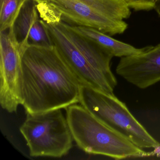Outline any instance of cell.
I'll return each mask as SVG.
<instances>
[{
  "label": "cell",
  "mask_w": 160,
  "mask_h": 160,
  "mask_svg": "<svg viewBox=\"0 0 160 160\" xmlns=\"http://www.w3.org/2000/svg\"><path fill=\"white\" fill-rule=\"evenodd\" d=\"M21 65V105L27 114L66 109L79 102L81 84L54 46H28Z\"/></svg>",
  "instance_id": "1"
},
{
  "label": "cell",
  "mask_w": 160,
  "mask_h": 160,
  "mask_svg": "<svg viewBox=\"0 0 160 160\" xmlns=\"http://www.w3.org/2000/svg\"><path fill=\"white\" fill-rule=\"evenodd\" d=\"M66 117L74 140L83 151L116 160L156 155L146 152L124 136L103 123L81 105L66 108Z\"/></svg>",
  "instance_id": "2"
},
{
  "label": "cell",
  "mask_w": 160,
  "mask_h": 160,
  "mask_svg": "<svg viewBox=\"0 0 160 160\" xmlns=\"http://www.w3.org/2000/svg\"><path fill=\"white\" fill-rule=\"evenodd\" d=\"M79 103L103 123L128 138L141 149L153 148L160 156V143L134 117L125 103L114 93L80 85Z\"/></svg>",
  "instance_id": "3"
},
{
  "label": "cell",
  "mask_w": 160,
  "mask_h": 160,
  "mask_svg": "<svg viewBox=\"0 0 160 160\" xmlns=\"http://www.w3.org/2000/svg\"><path fill=\"white\" fill-rule=\"evenodd\" d=\"M61 21L110 35L123 33L131 10L123 0H50Z\"/></svg>",
  "instance_id": "4"
},
{
  "label": "cell",
  "mask_w": 160,
  "mask_h": 160,
  "mask_svg": "<svg viewBox=\"0 0 160 160\" xmlns=\"http://www.w3.org/2000/svg\"><path fill=\"white\" fill-rule=\"evenodd\" d=\"M20 131L32 157L59 158L72 148L73 138L62 109L27 114Z\"/></svg>",
  "instance_id": "5"
},
{
  "label": "cell",
  "mask_w": 160,
  "mask_h": 160,
  "mask_svg": "<svg viewBox=\"0 0 160 160\" xmlns=\"http://www.w3.org/2000/svg\"><path fill=\"white\" fill-rule=\"evenodd\" d=\"M22 52L11 28L0 32V103L10 113L22 102Z\"/></svg>",
  "instance_id": "6"
},
{
  "label": "cell",
  "mask_w": 160,
  "mask_h": 160,
  "mask_svg": "<svg viewBox=\"0 0 160 160\" xmlns=\"http://www.w3.org/2000/svg\"><path fill=\"white\" fill-rule=\"evenodd\" d=\"M43 22L47 28L52 44L80 84L105 92L114 93L118 83L112 82L101 74L89 64L62 29L58 22Z\"/></svg>",
  "instance_id": "7"
},
{
  "label": "cell",
  "mask_w": 160,
  "mask_h": 160,
  "mask_svg": "<svg viewBox=\"0 0 160 160\" xmlns=\"http://www.w3.org/2000/svg\"><path fill=\"white\" fill-rule=\"evenodd\" d=\"M116 72L127 82L146 89L160 81V44L140 54L121 58Z\"/></svg>",
  "instance_id": "8"
},
{
  "label": "cell",
  "mask_w": 160,
  "mask_h": 160,
  "mask_svg": "<svg viewBox=\"0 0 160 160\" xmlns=\"http://www.w3.org/2000/svg\"><path fill=\"white\" fill-rule=\"evenodd\" d=\"M11 28L14 38L22 51L28 46H53L34 0H27L25 2Z\"/></svg>",
  "instance_id": "9"
},
{
  "label": "cell",
  "mask_w": 160,
  "mask_h": 160,
  "mask_svg": "<svg viewBox=\"0 0 160 160\" xmlns=\"http://www.w3.org/2000/svg\"><path fill=\"white\" fill-rule=\"evenodd\" d=\"M58 24L89 64L101 74L112 82L118 83L110 67L113 56L92 40L76 32L69 24L62 21L58 22Z\"/></svg>",
  "instance_id": "10"
},
{
  "label": "cell",
  "mask_w": 160,
  "mask_h": 160,
  "mask_svg": "<svg viewBox=\"0 0 160 160\" xmlns=\"http://www.w3.org/2000/svg\"><path fill=\"white\" fill-rule=\"evenodd\" d=\"M69 26L76 32L92 40L103 48L113 57L122 58L137 55L142 53L146 48V47L136 48L131 45L112 38L108 34L92 28L74 25Z\"/></svg>",
  "instance_id": "11"
},
{
  "label": "cell",
  "mask_w": 160,
  "mask_h": 160,
  "mask_svg": "<svg viewBox=\"0 0 160 160\" xmlns=\"http://www.w3.org/2000/svg\"><path fill=\"white\" fill-rule=\"evenodd\" d=\"M27 0H0V32L12 26Z\"/></svg>",
  "instance_id": "12"
},
{
  "label": "cell",
  "mask_w": 160,
  "mask_h": 160,
  "mask_svg": "<svg viewBox=\"0 0 160 160\" xmlns=\"http://www.w3.org/2000/svg\"><path fill=\"white\" fill-rule=\"evenodd\" d=\"M130 9L135 11H148L154 9L156 0H123Z\"/></svg>",
  "instance_id": "13"
},
{
  "label": "cell",
  "mask_w": 160,
  "mask_h": 160,
  "mask_svg": "<svg viewBox=\"0 0 160 160\" xmlns=\"http://www.w3.org/2000/svg\"><path fill=\"white\" fill-rule=\"evenodd\" d=\"M37 3V8L47 6L50 4V0H34Z\"/></svg>",
  "instance_id": "14"
},
{
  "label": "cell",
  "mask_w": 160,
  "mask_h": 160,
  "mask_svg": "<svg viewBox=\"0 0 160 160\" xmlns=\"http://www.w3.org/2000/svg\"><path fill=\"white\" fill-rule=\"evenodd\" d=\"M154 10L160 17V0H156L154 5Z\"/></svg>",
  "instance_id": "15"
}]
</instances>
